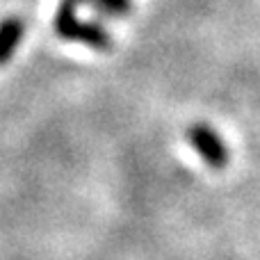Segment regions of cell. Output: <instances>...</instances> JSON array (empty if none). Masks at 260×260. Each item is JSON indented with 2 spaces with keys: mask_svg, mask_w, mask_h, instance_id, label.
Segmentation results:
<instances>
[{
  "mask_svg": "<svg viewBox=\"0 0 260 260\" xmlns=\"http://www.w3.org/2000/svg\"><path fill=\"white\" fill-rule=\"evenodd\" d=\"M78 0H62L55 14V32L67 41H80L87 44L89 48L96 50H108L112 46L110 35L96 23H80L76 16Z\"/></svg>",
  "mask_w": 260,
  "mask_h": 260,
  "instance_id": "cell-1",
  "label": "cell"
},
{
  "mask_svg": "<svg viewBox=\"0 0 260 260\" xmlns=\"http://www.w3.org/2000/svg\"><path fill=\"white\" fill-rule=\"evenodd\" d=\"M91 7L108 16H123L130 12V0H91Z\"/></svg>",
  "mask_w": 260,
  "mask_h": 260,
  "instance_id": "cell-4",
  "label": "cell"
},
{
  "mask_svg": "<svg viewBox=\"0 0 260 260\" xmlns=\"http://www.w3.org/2000/svg\"><path fill=\"white\" fill-rule=\"evenodd\" d=\"M189 144L194 146V151L208 162V167L212 169H224L229 162V148H226L224 139L215 133L206 123H194L187 133Z\"/></svg>",
  "mask_w": 260,
  "mask_h": 260,
  "instance_id": "cell-2",
  "label": "cell"
},
{
  "mask_svg": "<svg viewBox=\"0 0 260 260\" xmlns=\"http://www.w3.org/2000/svg\"><path fill=\"white\" fill-rule=\"evenodd\" d=\"M23 37V21L21 18H5L0 23V64L12 57L14 48L21 44Z\"/></svg>",
  "mask_w": 260,
  "mask_h": 260,
  "instance_id": "cell-3",
  "label": "cell"
}]
</instances>
